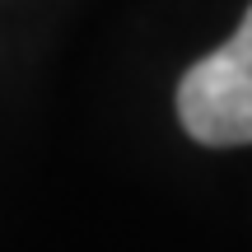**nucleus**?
<instances>
[{"mask_svg":"<svg viewBox=\"0 0 252 252\" xmlns=\"http://www.w3.org/2000/svg\"><path fill=\"white\" fill-rule=\"evenodd\" d=\"M178 122L201 145H252V5L234 37L182 75Z\"/></svg>","mask_w":252,"mask_h":252,"instance_id":"obj_1","label":"nucleus"}]
</instances>
